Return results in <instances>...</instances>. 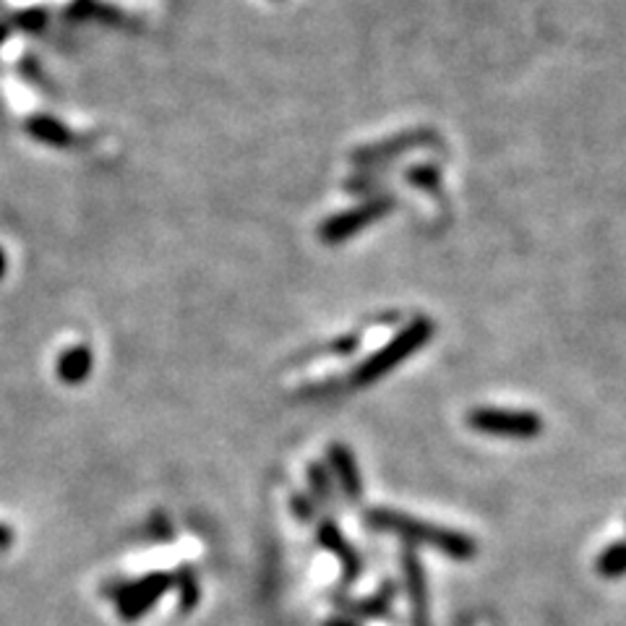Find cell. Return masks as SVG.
<instances>
[{"label":"cell","mask_w":626,"mask_h":626,"mask_svg":"<svg viewBox=\"0 0 626 626\" xmlns=\"http://www.w3.org/2000/svg\"><path fill=\"white\" fill-rule=\"evenodd\" d=\"M371 520H374V525L378 528H387V530H395V533L405 535V538H413V541H418V538H424L428 545H436V549H444L451 556H468L472 551V545L468 538L462 535H455L449 533V530H434V528H424L418 525V522L407 520L403 514H392V512H374L371 514Z\"/></svg>","instance_id":"6da1fadb"},{"label":"cell","mask_w":626,"mask_h":626,"mask_svg":"<svg viewBox=\"0 0 626 626\" xmlns=\"http://www.w3.org/2000/svg\"><path fill=\"white\" fill-rule=\"evenodd\" d=\"M470 426L493 436H514V439H530L543 428L533 413L499 410V407H483V410L470 413Z\"/></svg>","instance_id":"7a4b0ae2"},{"label":"cell","mask_w":626,"mask_h":626,"mask_svg":"<svg viewBox=\"0 0 626 626\" xmlns=\"http://www.w3.org/2000/svg\"><path fill=\"white\" fill-rule=\"evenodd\" d=\"M424 342V330H413V332H407L403 340L395 342V345L387 347L382 355L374 363H368L366 368H363V376H361V382H371V378H376L378 374H384V371H389L395 363H399L405 358V353H410L415 345H420Z\"/></svg>","instance_id":"3957f363"},{"label":"cell","mask_w":626,"mask_h":626,"mask_svg":"<svg viewBox=\"0 0 626 626\" xmlns=\"http://www.w3.org/2000/svg\"><path fill=\"white\" fill-rule=\"evenodd\" d=\"M334 465H337L342 472V486H345L347 493H358V470L353 468V460L345 455L342 449H334Z\"/></svg>","instance_id":"277c9868"},{"label":"cell","mask_w":626,"mask_h":626,"mask_svg":"<svg viewBox=\"0 0 626 626\" xmlns=\"http://www.w3.org/2000/svg\"><path fill=\"white\" fill-rule=\"evenodd\" d=\"M601 572L608 574V577H616V574L626 572V545H614L601 556Z\"/></svg>","instance_id":"5b68a950"},{"label":"cell","mask_w":626,"mask_h":626,"mask_svg":"<svg viewBox=\"0 0 626 626\" xmlns=\"http://www.w3.org/2000/svg\"><path fill=\"white\" fill-rule=\"evenodd\" d=\"M6 541H9V533H6V530L0 528V545H6Z\"/></svg>","instance_id":"8992f818"}]
</instances>
